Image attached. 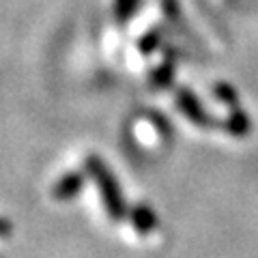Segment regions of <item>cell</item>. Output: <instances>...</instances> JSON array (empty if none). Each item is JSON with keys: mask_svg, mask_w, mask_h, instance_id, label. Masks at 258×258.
<instances>
[{"mask_svg": "<svg viewBox=\"0 0 258 258\" xmlns=\"http://www.w3.org/2000/svg\"><path fill=\"white\" fill-rule=\"evenodd\" d=\"M159 41H161V37H159V30H151V32H147L140 41H138V45H140V50H142V54H151V52H155V47L159 45Z\"/></svg>", "mask_w": 258, "mask_h": 258, "instance_id": "4", "label": "cell"}, {"mask_svg": "<svg viewBox=\"0 0 258 258\" xmlns=\"http://www.w3.org/2000/svg\"><path fill=\"white\" fill-rule=\"evenodd\" d=\"M0 230H3V226H0Z\"/></svg>", "mask_w": 258, "mask_h": 258, "instance_id": "8", "label": "cell"}, {"mask_svg": "<svg viewBox=\"0 0 258 258\" xmlns=\"http://www.w3.org/2000/svg\"><path fill=\"white\" fill-rule=\"evenodd\" d=\"M136 7H138V0H114V13L118 22H127L134 15Z\"/></svg>", "mask_w": 258, "mask_h": 258, "instance_id": "2", "label": "cell"}, {"mask_svg": "<svg viewBox=\"0 0 258 258\" xmlns=\"http://www.w3.org/2000/svg\"><path fill=\"white\" fill-rule=\"evenodd\" d=\"M228 127H230L235 134H243V132H247L249 123H247L245 112H241V110H235V112H232V114H230V120H228Z\"/></svg>", "mask_w": 258, "mask_h": 258, "instance_id": "5", "label": "cell"}, {"mask_svg": "<svg viewBox=\"0 0 258 258\" xmlns=\"http://www.w3.org/2000/svg\"><path fill=\"white\" fill-rule=\"evenodd\" d=\"M174 78V64L170 60H166L161 67L153 74V84H157V86H166L170 80Z\"/></svg>", "mask_w": 258, "mask_h": 258, "instance_id": "3", "label": "cell"}, {"mask_svg": "<svg viewBox=\"0 0 258 258\" xmlns=\"http://www.w3.org/2000/svg\"><path fill=\"white\" fill-rule=\"evenodd\" d=\"M215 95L220 97L222 101L230 103V106L237 101V95H235V91H232V88H230L228 84H217V86H215Z\"/></svg>", "mask_w": 258, "mask_h": 258, "instance_id": "6", "label": "cell"}, {"mask_svg": "<svg viewBox=\"0 0 258 258\" xmlns=\"http://www.w3.org/2000/svg\"><path fill=\"white\" fill-rule=\"evenodd\" d=\"M164 9H166V13L170 15L172 20L179 18V7H176V0H164Z\"/></svg>", "mask_w": 258, "mask_h": 258, "instance_id": "7", "label": "cell"}, {"mask_svg": "<svg viewBox=\"0 0 258 258\" xmlns=\"http://www.w3.org/2000/svg\"><path fill=\"white\" fill-rule=\"evenodd\" d=\"M176 101H179V108L183 110V114L187 116L189 120H194V123H198V125H207L209 123V114L203 110L200 101L196 99V95H194L191 91L181 88V91L176 93Z\"/></svg>", "mask_w": 258, "mask_h": 258, "instance_id": "1", "label": "cell"}]
</instances>
